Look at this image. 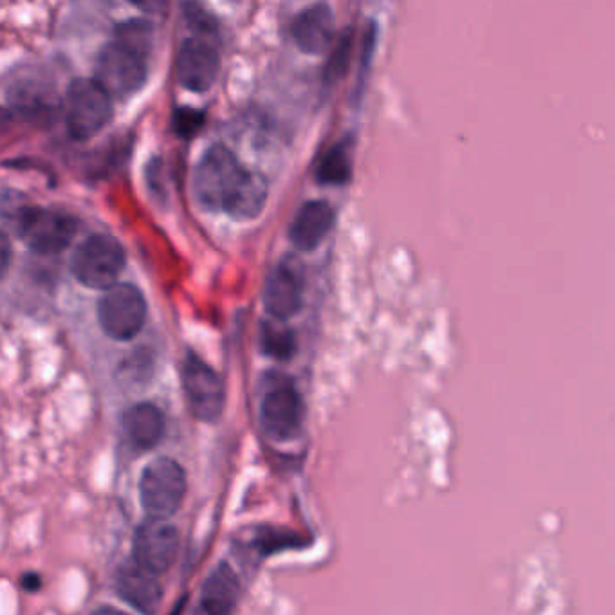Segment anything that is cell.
Here are the masks:
<instances>
[{
	"instance_id": "obj_20",
	"label": "cell",
	"mask_w": 615,
	"mask_h": 615,
	"mask_svg": "<svg viewBox=\"0 0 615 615\" xmlns=\"http://www.w3.org/2000/svg\"><path fill=\"white\" fill-rule=\"evenodd\" d=\"M351 52H352V33H343L340 40L336 42V46L332 49L331 58L326 66V82L336 83L338 80H342L345 76L346 69H348V63H351Z\"/></svg>"
},
{
	"instance_id": "obj_23",
	"label": "cell",
	"mask_w": 615,
	"mask_h": 615,
	"mask_svg": "<svg viewBox=\"0 0 615 615\" xmlns=\"http://www.w3.org/2000/svg\"><path fill=\"white\" fill-rule=\"evenodd\" d=\"M22 587H24V590H27V592H37L42 587L40 576L29 572V575L22 578Z\"/></svg>"
},
{
	"instance_id": "obj_10",
	"label": "cell",
	"mask_w": 615,
	"mask_h": 615,
	"mask_svg": "<svg viewBox=\"0 0 615 615\" xmlns=\"http://www.w3.org/2000/svg\"><path fill=\"white\" fill-rule=\"evenodd\" d=\"M179 533L166 518H146L135 529L132 558L154 575H165L177 558Z\"/></svg>"
},
{
	"instance_id": "obj_17",
	"label": "cell",
	"mask_w": 615,
	"mask_h": 615,
	"mask_svg": "<svg viewBox=\"0 0 615 615\" xmlns=\"http://www.w3.org/2000/svg\"><path fill=\"white\" fill-rule=\"evenodd\" d=\"M240 600V581L226 561L204 579L201 589V611L212 615H224L235 611Z\"/></svg>"
},
{
	"instance_id": "obj_11",
	"label": "cell",
	"mask_w": 615,
	"mask_h": 615,
	"mask_svg": "<svg viewBox=\"0 0 615 615\" xmlns=\"http://www.w3.org/2000/svg\"><path fill=\"white\" fill-rule=\"evenodd\" d=\"M264 309L270 318L287 321L304 306V273L295 259H284L273 268L262 293Z\"/></svg>"
},
{
	"instance_id": "obj_7",
	"label": "cell",
	"mask_w": 615,
	"mask_h": 615,
	"mask_svg": "<svg viewBox=\"0 0 615 615\" xmlns=\"http://www.w3.org/2000/svg\"><path fill=\"white\" fill-rule=\"evenodd\" d=\"M15 232L27 248L38 255H58L69 248L78 232L76 218L49 208H22Z\"/></svg>"
},
{
	"instance_id": "obj_16",
	"label": "cell",
	"mask_w": 615,
	"mask_h": 615,
	"mask_svg": "<svg viewBox=\"0 0 615 615\" xmlns=\"http://www.w3.org/2000/svg\"><path fill=\"white\" fill-rule=\"evenodd\" d=\"M125 435L138 450H154L166 431L165 414L154 403H135L121 417Z\"/></svg>"
},
{
	"instance_id": "obj_15",
	"label": "cell",
	"mask_w": 615,
	"mask_h": 615,
	"mask_svg": "<svg viewBox=\"0 0 615 615\" xmlns=\"http://www.w3.org/2000/svg\"><path fill=\"white\" fill-rule=\"evenodd\" d=\"M334 226V210L327 201H309L298 210L289 228V240L298 251H315Z\"/></svg>"
},
{
	"instance_id": "obj_1",
	"label": "cell",
	"mask_w": 615,
	"mask_h": 615,
	"mask_svg": "<svg viewBox=\"0 0 615 615\" xmlns=\"http://www.w3.org/2000/svg\"><path fill=\"white\" fill-rule=\"evenodd\" d=\"M193 193L202 208L226 213L235 221H253L264 210L270 185L224 145L202 154L193 170Z\"/></svg>"
},
{
	"instance_id": "obj_22",
	"label": "cell",
	"mask_w": 615,
	"mask_h": 615,
	"mask_svg": "<svg viewBox=\"0 0 615 615\" xmlns=\"http://www.w3.org/2000/svg\"><path fill=\"white\" fill-rule=\"evenodd\" d=\"M174 130H176L177 135L181 138H193V135L202 129L204 125V115L201 110L190 109V107H182V109H177L176 115H174Z\"/></svg>"
},
{
	"instance_id": "obj_2",
	"label": "cell",
	"mask_w": 615,
	"mask_h": 615,
	"mask_svg": "<svg viewBox=\"0 0 615 615\" xmlns=\"http://www.w3.org/2000/svg\"><path fill=\"white\" fill-rule=\"evenodd\" d=\"M152 26L145 21L125 22L116 29L115 40L102 49L96 60V80L115 99L140 93L149 74Z\"/></svg>"
},
{
	"instance_id": "obj_18",
	"label": "cell",
	"mask_w": 615,
	"mask_h": 615,
	"mask_svg": "<svg viewBox=\"0 0 615 615\" xmlns=\"http://www.w3.org/2000/svg\"><path fill=\"white\" fill-rule=\"evenodd\" d=\"M284 323L285 321L276 320V318L260 323V351L276 362H289L295 357L296 348H298L295 331Z\"/></svg>"
},
{
	"instance_id": "obj_14",
	"label": "cell",
	"mask_w": 615,
	"mask_h": 615,
	"mask_svg": "<svg viewBox=\"0 0 615 615\" xmlns=\"http://www.w3.org/2000/svg\"><path fill=\"white\" fill-rule=\"evenodd\" d=\"M291 35L301 52L318 57L332 46L334 38V15L323 2L309 5L296 15L291 24Z\"/></svg>"
},
{
	"instance_id": "obj_6",
	"label": "cell",
	"mask_w": 615,
	"mask_h": 615,
	"mask_svg": "<svg viewBox=\"0 0 615 615\" xmlns=\"http://www.w3.org/2000/svg\"><path fill=\"white\" fill-rule=\"evenodd\" d=\"M187 473L168 457H159L145 465L140 476V500L146 517H174L187 497Z\"/></svg>"
},
{
	"instance_id": "obj_8",
	"label": "cell",
	"mask_w": 615,
	"mask_h": 615,
	"mask_svg": "<svg viewBox=\"0 0 615 615\" xmlns=\"http://www.w3.org/2000/svg\"><path fill=\"white\" fill-rule=\"evenodd\" d=\"M146 298L134 284H116L98 301V323L105 336L116 342L134 340L145 327Z\"/></svg>"
},
{
	"instance_id": "obj_5",
	"label": "cell",
	"mask_w": 615,
	"mask_h": 615,
	"mask_svg": "<svg viewBox=\"0 0 615 615\" xmlns=\"http://www.w3.org/2000/svg\"><path fill=\"white\" fill-rule=\"evenodd\" d=\"M115 98L96 78H78L66 94V125L76 141H87L109 125Z\"/></svg>"
},
{
	"instance_id": "obj_12",
	"label": "cell",
	"mask_w": 615,
	"mask_h": 615,
	"mask_svg": "<svg viewBox=\"0 0 615 615\" xmlns=\"http://www.w3.org/2000/svg\"><path fill=\"white\" fill-rule=\"evenodd\" d=\"M221 73V57L206 38H188L177 52L176 74L182 87L192 93H208Z\"/></svg>"
},
{
	"instance_id": "obj_19",
	"label": "cell",
	"mask_w": 615,
	"mask_h": 615,
	"mask_svg": "<svg viewBox=\"0 0 615 615\" xmlns=\"http://www.w3.org/2000/svg\"><path fill=\"white\" fill-rule=\"evenodd\" d=\"M351 146L338 143L321 157L320 166L316 170V181L326 187H343L351 181Z\"/></svg>"
},
{
	"instance_id": "obj_24",
	"label": "cell",
	"mask_w": 615,
	"mask_h": 615,
	"mask_svg": "<svg viewBox=\"0 0 615 615\" xmlns=\"http://www.w3.org/2000/svg\"><path fill=\"white\" fill-rule=\"evenodd\" d=\"M130 2L143 11H157L165 0H130Z\"/></svg>"
},
{
	"instance_id": "obj_9",
	"label": "cell",
	"mask_w": 615,
	"mask_h": 615,
	"mask_svg": "<svg viewBox=\"0 0 615 615\" xmlns=\"http://www.w3.org/2000/svg\"><path fill=\"white\" fill-rule=\"evenodd\" d=\"M181 378L188 409L193 417L202 423H217L226 403L221 376L201 357L188 352L182 363Z\"/></svg>"
},
{
	"instance_id": "obj_4",
	"label": "cell",
	"mask_w": 615,
	"mask_h": 615,
	"mask_svg": "<svg viewBox=\"0 0 615 615\" xmlns=\"http://www.w3.org/2000/svg\"><path fill=\"white\" fill-rule=\"evenodd\" d=\"M125 264L127 253L118 238L94 233L74 249L71 273L88 289L107 291L118 284Z\"/></svg>"
},
{
	"instance_id": "obj_3",
	"label": "cell",
	"mask_w": 615,
	"mask_h": 615,
	"mask_svg": "<svg viewBox=\"0 0 615 615\" xmlns=\"http://www.w3.org/2000/svg\"><path fill=\"white\" fill-rule=\"evenodd\" d=\"M260 424L273 440H291L300 434L304 403L295 381L282 372L265 374L260 398Z\"/></svg>"
},
{
	"instance_id": "obj_13",
	"label": "cell",
	"mask_w": 615,
	"mask_h": 615,
	"mask_svg": "<svg viewBox=\"0 0 615 615\" xmlns=\"http://www.w3.org/2000/svg\"><path fill=\"white\" fill-rule=\"evenodd\" d=\"M116 592L119 598L143 614H154L163 601V587L157 575L143 569L134 559L121 565L116 572Z\"/></svg>"
},
{
	"instance_id": "obj_21",
	"label": "cell",
	"mask_w": 615,
	"mask_h": 615,
	"mask_svg": "<svg viewBox=\"0 0 615 615\" xmlns=\"http://www.w3.org/2000/svg\"><path fill=\"white\" fill-rule=\"evenodd\" d=\"M182 11H185L188 26L192 27L197 35H202V38L215 37L217 35V21H215V16L206 8L197 4V0H187L182 4Z\"/></svg>"
}]
</instances>
